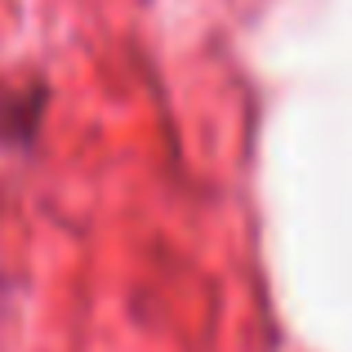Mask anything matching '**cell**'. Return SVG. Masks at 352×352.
Returning <instances> with one entry per match:
<instances>
[{"mask_svg": "<svg viewBox=\"0 0 352 352\" xmlns=\"http://www.w3.org/2000/svg\"><path fill=\"white\" fill-rule=\"evenodd\" d=\"M41 112H45V85H32L23 98L9 94L0 103V138L5 143H32L36 125H41Z\"/></svg>", "mask_w": 352, "mask_h": 352, "instance_id": "cell-1", "label": "cell"}]
</instances>
